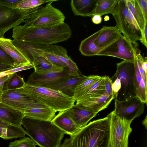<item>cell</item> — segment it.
Instances as JSON below:
<instances>
[{
  "instance_id": "cell-29",
  "label": "cell",
  "mask_w": 147,
  "mask_h": 147,
  "mask_svg": "<svg viewBox=\"0 0 147 147\" xmlns=\"http://www.w3.org/2000/svg\"><path fill=\"white\" fill-rule=\"evenodd\" d=\"M117 0H97L93 15H99L101 16L107 14L113 15Z\"/></svg>"
},
{
  "instance_id": "cell-30",
  "label": "cell",
  "mask_w": 147,
  "mask_h": 147,
  "mask_svg": "<svg viewBox=\"0 0 147 147\" xmlns=\"http://www.w3.org/2000/svg\"><path fill=\"white\" fill-rule=\"evenodd\" d=\"M101 76L95 75L88 76L87 78L77 85L75 90L74 98L75 102L97 81Z\"/></svg>"
},
{
  "instance_id": "cell-21",
  "label": "cell",
  "mask_w": 147,
  "mask_h": 147,
  "mask_svg": "<svg viewBox=\"0 0 147 147\" xmlns=\"http://www.w3.org/2000/svg\"><path fill=\"white\" fill-rule=\"evenodd\" d=\"M67 111L79 129L85 126L89 121L97 115V114L79 107L76 105Z\"/></svg>"
},
{
  "instance_id": "cell-16",
  "label": "cell",
  "mask_w": 147,
  "mask_h": 147,
  "mask_svg": "<svg viewBox=\"0 0 147 147\" xmlns=\"http://www.w3.org/2000/svg\"><path fill=\"white\" fill-rule=\"evenodd\" d=\"M121 33L116 26H104L99 30L95 44L98 47L103 49L117 40L121 35Z\"/></svg>"
},
{
  "instance_id": "cell-7",
  "label": "cell",
  "mask_w": 147,
  "mask_h": 147,
  "mask_svg": "<svg viewBox=\"0 0 147 147\" xmlns=\"http://www.w3.org/2000/svg\"><path fill=\"white\" fill-rule=\"evenodd\" d=\"M116 64V71L111 78L112 82L117 78L120 80L121 87L116 99L123 100L136 96L134 84L135 72L134 61L123 60Z\"/></svg>"
},
{
  "instance_id": "cell-47",
  "label": "cell",
  "mask_w": 147,
  "mask_h": 147,
  "mask_svg": "<svg viewBox=\"0 0 147 147\" xmlns=\"http://www.w3.org/2000/svg\"><path fill=\"white\" fill-rule=\"evenodd\" d=\"M147 116H146L145 118V119L144 120L142 121V123L145 127L147 129Z\"/></svg>"
},
{
  "instance_id": "cell-12",
  "label": "cell",
  "mask_w": 147,
  "mask_h": 147,
  "mask_svg": "<svg viewBox=\"0 0 147 147\" xmlns=\"http://www.w3.org/2000/svg\"><path fill=\"white\" fill-rule=\"evenodd\" d=\"M26 13L22 9H13L0 4V37L5 32L24 22Z\"/></svg>"
},
{
  "instance_id": "cell-20",
  "label": "cell",
  "mask_w": 147,
  "mask_h": 147,
  "mask_svg": "<svg viewBox=\"0 0 147 147\" xmlns=\"http://www.w3.org/2000/svg\"><path fill=\"white\" fill-rule=\"evenodd\" d=\"M51 121L66 134L70 136L75 134L80 129L71 118L67 110L59 112Z\"/></svg>"
},
{
  "instance_id": "cell-4",
  "label": "cell",
  "mask_w": 147,
  "mask_h": 147,
  "mask_svg": "<svg viewBox=\"0 0 147 147\" xmlns=\"http://www.w3.org/2000/svg\"><path fill=\"white\" fill-rule=\"evenodd\" d=\"M15 90L43 102L56 112L71 108L75 102L74 97H69L59 91L44 87L25 83L23 87Z\"/></svg>"
},
{
  "instance_id": "cell-23",
  "label": "cell",
  "mask_w": 147,
  "mask_h": 147,
  "mask_svg": "<svg viewBox=\"0 0 147 147\" xmlns=\"http://www.w3.org/2000/svg\"><path fill=\"white\" fill-rule=\"evenodd\" d=\"M99 32V30L82 40L79 47L81 54L86 56L97 55L103 49L97 46L95 42Z\"/></svg>"
},
{
  "instance_id": "cell-49",
  "label": "cell",
  "mask_w": 147,
  "mask_h": 147,
  "mask_svg": "<svg viewBox=\"0 0 147 147\" xmlns=\"http://www.w3.org/2000/svg\"><path fill=\"white\" fill-rule=\"evenodd\" d=\"M2 121V120H1L0 119V121ZM3 122H4V121H3Z\"/></svg>"
},
{
  "instance_id": "cell-34",
  "label": "cell",
  "mask_w": 147,
  "mask_h": 147,
  "mask_svg": "<svg viewBox=\"0 0 147 147\" xmlns=\"http://www.w3.org/2000/svg\"><path fill=\"white\" fill-rule=\"evenodd\" d=\"M0 64L10 65L15 67H18L16 61L0 47Z\"/></svg>"
},
{
  "instance_id": "cell-48",
  "label": "cell",
  "mask_w": 147,
  "mask_h": 147,
  "mask_svg": "<svg viewBox=\"0 0 147 147\" xmlns=\"http://www.w3.org/2000/svg\"><path fill=\"white\" fill-rule=\"evenodd\" d=\"M3 86L0 87V102H2V96L3 92Z\"/></svg>"
},
{
  "instance_id": "cell-35",
  "label": "cell",
  "mask_w": 147,
  "mask_h": 147,
  "mask_svg": "<svg viewBox=\"0 0 147 147\" xmlns=\"http://www.w3.org/2000/svg\"><path fill=\"white\" fill-rule=\"evenodd\" d=\"M33 68H34L33 66L31 63L23 66L15 67L8 70L0 73V77H3L10 74H13L19 71L27 70Z\"/></svg>"
},
{
  "instance_id": "cell-9",
  "label": "cell",
  "mask_w": 147,
  "mask_h": 147,
  "mask_svg": "<svg viewBox=\"0 0 147 147\" xmlns=\"http://www.w3.org/2000/svg\"><path fill=\"white\" fill-rule=\"evenodd\" d=\"M110 119L109 147H128V138L132 131L131 122L116 115L108 114Z\"/></svg>"
},
{
  "instance_id": "cell-26",
  "label": "cell",
  "mask_w": 147,
  "mask_h": 147,
  "mask_svg": "<svg viewBox=\"0 0 147 147\" xmlns=\"http://www.w3.org/2000/svg\"><path fill=\"white\" fill-rule=\"evenodd\" d=\"M106 76L100 78L83 94L76 101V103L99 97L105 92V82Z\"/></svg>"
},
{
  "instance_id": "cell-6",
  "label": "cell",
  "mask_w": 147,
  "mask_h": 147,
  "mask_svg": "<svg viewBox=\"0 0 147 147\" xmlns=\"http://www.w3.org/2000/svg\"><path fill=\"white\" fill-rule=\"evenodd\" d=\"M116 26L123 33V36L134 42L140 40L142 32L128 8L125 0H117L113 15Z\"/></svg>"
},
{
  "instance_id": "cell-13",
  "label": "cell",
  "mask_w": 147,
  "mask_h": 147,
  "mask_svg": "<svg viewBox=\"0 0 147 147\" xmlns=\"http://www.w3.org/2000/svg\"><path fill=\"white\" fill-rule=\"evenodd\" d=\"M70 76L64 71L51 72L38 74L34 71L28 77L25 83L31 85L46 87L68 79Z\"/></svg>"
},
{
  "instance_id": "cell-50",
  "label": "cell",
  "mask_w": 147,
  "mask_h": 147,
  "mask_svg": "<svg viewBox=\"0 0 147 147\" xmlns=\"http://www.w3.org/2000/svg\"></svg>"
},
{
  "instance_id": "cell-5",
  "label": "cell",
  "mask_w": 147,
  "mask_h": 147,
  "mask_svg": "<svg viewBox=\"0 0 147 147\" xmlns=\"http://www.w3.org/2000/svg\"><path fill=\"white\" fill-rule=\"evenodd\" d=\"M53 2L40 6L26 13L25 25L37 28H50L64 23L65 17L59 9L54 7Z\"/></svg>"
},
{
  "instance_id": "cell-24",
  "label": "cell",
  "mask_w": 147,
  "mask_h": 147,
  "mask_svg": "<svg viewBox=\"0 0 147 147\" xmlns=\"http://www.w3.org/2000/svg\"><path fill=\"white\" fill-rule=\"evenodd\" d=\"M135 72L134 84L136 96L144 104L147 102V84L142 78L139 71L136 61L134 60Z\"/></svg>"
},
{
  "instance_id": "cell-27",
  "label": "cell",
  "mask_w": 147,
  "mask_h": 147,
  "mask_svg": "<svg viewBox=\"0 0 147 147\" xmlns=\"http://www.w3.org/2000/svg\"><path fill=\"white\" fill-rule=\"evenodd\" d=\"M56 112L50 107L37 108L26 109L23 113L25 116L34 119L51 121L55 116Z\"/></svg>"
},
{
  "instance_id": "cell-8",
  "label": "cell",
  "mask_w": 147,
  "mask_h": 147,
  "mask_svg": "<svg viewBox=\"0 0 147 147\" xmlns=\"http://www.w3.org/2000/svg\"><path fill=\"white\" fill-rule=\"evenodd\" d=\"M138 47L136 42H132L121 35L115 41L99 52L97 55L112 56L134 61Z\"/></svg>"
},
{
  "instance_id": "cell-33",
  "label": "cell",
  "mask_w": 147,
  "mask_h": 147,
  "mask_svg": "<svg viewBox=\"0 0 147 147\" xmlns=\"http://www.w3.org/2000/svg\"><path fill=\"white\" fill-rule=\"evenodd\" d=\"M37 145L31 138L24 137L10 143L8 147H36Z\"/></svg>"
},
{
  "instance_id": "cell-19",
  "label": "cell",
  "mask_w": 147,
  "mask_h": 147,
  "mask_svg": "<svg viewBox=\"0 0 147 147\" xmlns=\"http://www.w3.org/2000/svg\"><path fill=\"white\" fill-rule=\"evenodd\" d=\"M0 47L16 61L18 67L31 63L28 59L13 44L10 39L0 37Z\"/></svg>"
},
{
  "instance_id": "cell-10",
  "label": "cell",
  "mask_w": 147,
  "mask_h": 147,
  "mask_svg": "<svg viewBox=\"0 0 147 147\" xmlns=\"http://www.w3.org/2000/svg\"><path fill=\"white\" fill-rule=\"evenodd\" d=\"M2 102L22 112L34 108L49 107L43 102L33 99L15 90L3 91Z\"/></svg>"
},
{
  "instance_id": "cell-18",
  "label": "cell",
  "mask_w": 147,
  "mask_h": 147,
  "mask_svg": "<svg viewBox=\"0 0 147 147\" xmlns=\"http://www.w3.org/2000/svg\"><path fill=\"white\" fill-rule=\"evenodd\" d=\"M25 116L22 112L0 102V119L11 125L22 127V120Z\"/></svg>"
},
{
  "instance_id": "cell-36",
  "label": "cell",
  "mask_w": 147,
  "mask_h": 147,
  "mask_svg": "<svg viewBox=\"0 0 147 147\" xmlns=\"http://www.w3.org/2000/svg\"><path fill=\"white\" fill-rule=\"evenodd\" d=\"M121 85L120 80L118 78H116L112 82V89L114 99H117L119 91L120 90Z\"/></svg>"
},
{
  "instance_id": "cell-42",
  "label": "cell",
  "mask_w": 147,
  "mask_h": 147,
  "mask_svg": "<svg viewBox=\"0 0 147 147\" xmlns=\"http://www.w3.org/2000/svg\"><path fill=\"white\" fill-rule=\"evenodd\" d=\"M135 58L136 61L139 71L140 73L141 76L145 83L147 84V74H146L144 71L139 61L137 59L136 57H135Z\"/></svg>"
},
{
  "instance_id": "cell-39",
  "label": "cell",
  "mask_w": 147,
  "mask_h": 147,
  "mask_svg": "<svg viewBox=\"0 0 147 147\" xmlns=\"http://www.w3.org/2000/svg\"><path fill=\"white\" fill-rule=\"evenodd\" d=\"M142 11L145 21L147 22V0H137Z\"/></svg>"
},
{
  "instance_id": "cell-28",
  "label": "cell",
  "mask_w": 147,
  "mask_h": 147,
  "mask_svg": "<svg viewBox=\"0 0 147 147\" xmlns=\"http://www.w3.org/2000/svg\"><path fill=\"white\" fill-rule=\"evenodd\" d=\"M127 6L132 14L142 32L147 22L145 21L142 11L137 0H125Z\"/></svg>"
},
{
  "instance_id": "cell-22",
  "label": "cell",
  "mask_w": 147,
  "mask_h": 147,
  "mask_svg": "<svg viewBox=\"0 0 147 147\" xmlns=\"http://www.w3.org/2000/svg\"><path fill=\"white\" fill-rule=\"evenodd\" d=\"M97 0H72L70 6L74 15L83 17L93 16Z\"/></svg>"
},
{
  "instance_id": "cell-2",
  "label": "cell",
  "mask_w": 147,
  "mask_h": 147,
  "mask_svg": "<svg viewBox=\"0 0 147 147\" xmlns=\"http://www.w3.org/2000/svg\"><path fill=\"white\" fill-rule=\"evenodd\" d=\"M110 119L106 117L90 122L70 136L71 147H109Z\"/></svg>"
},
{
  "instance_id": "cell-45",
  "label": "cell",
  "mask_w": 147,
  "mask_h": 147,
  "mask_svg": "<svg viewBox=\"0 0 147 147\" xmlns=\"http://www.w3.org/2000/svg\"><path fill=\"white\" fill-rule=\"evenodd\" d=\"M12 74H10L0 77V87L3 86Z\"/></svg>"
},
{
  "instance_id": "cell-43",
  "label": "cell",
  "mask_w": 147,
  "mask_h": 147,
  "mask_svg": "<svg viewBox=\"0 0 147 147\" xmlns=\"http://www.w3.org/2000/svg\"><path fill=\"white\" fill-rule=\"evenodd\" d=\"M102 20V17L99 15L95 14L92 16V21L95 24H98L101 23Z\"/></svg>"
},
{
  "instance_id": "cell-15",
  "label": "cell",
  "mask_w": 147,
  "mask_h": 147,
  "mask_svg": "<svg viewBox=\"0 0 147 147\" xmlns=\"http://www.w3.org/2000/svg\"><path fill=\"white\" fill-rule=\"evenodd\" d=\"M113 99V95L109 96L105 92L99 97L76 103V105L97 114L100 111L107 108Z\"/></svg>"
},
{
  "instance_id": "cell-17",
  "label": "cell",
  "mask_w": 147,
  "mask_h": 147,
  "mask_svg": "<svg viewBox=\"0 0 147 147\" xmlns=\"http://www.w3.org/2000/svg\"><path fill=\"white\" fill-rule=\"evenodd\" d=\"M88 76L84 75L78 77L72 76L61 82L45 87L59 91L70 97H74L76 86L86 79Z\"/></svg>"
},
{
  "instance_id": "cell-46",
  "label": "cell",
  "mask_w": 147,
  "mask_h": 147,
  "mask_svg": "<svg viewBox=\"0 0 147 147\" xmlns=\"http://www.w3.org/2000/svg\"><path fill=\"white\" fill-rule=\"evenodd\" d=\"M59 147H71V138H66L63 142Z\"/></svg>"
},
{
  "instance_id": "cell-40",
  "label": "cell",
  "mask_w": 147,
  "mask_h": 147,
  "mask_svg": "<svg viewBox=\"0 0 147 147\" xmlns=\"http://www.w3.org/2000/svg\"><path fill=\"white\" fill-rule=\"evenodd\" d=\"M112 83L111 78L108 76H106L105 82V92L109 96L113 95L112 89Z\"/></svg>"
},
{
  "instance_id": "cell-14",
  "label": "cell",
  "mask_w": 147,
  "mask_h": 147,
  "mask_svg": "<svg viewBox=\"0 0 147 147\" xmlns=\"http://www.w3.org/2000/svg\"><path fill=\"white\" fill-rule=\"evenodd\" d=\"M47 47L55 56L66 64L67 69L65 73L73 77L83 75L78 69L76 64L68 56L67 51L64 48L57 45H47Z\"/></svg>"
},
{
  "instance_id": "cell-38",
  "label": "cell",
  "mask_w": 147,
  "mask_h": 147,
  "mask_svg": "<svg viewBox=\"0 0 147 147\" xmlns=\"http://www.w3.org/2000/svg\"><path fill=\"white\" fill-rule=\"evenodd\" d=\"M20 0H0V4L9 8L15 9L17 3Z\"/></svg>"
},
{
  "instance_id": "cell-31",
  "label": "cell",
  "mask_w": 147,
  "mask_h": 147,
  "mask_svg": "<svg viewBox=\"0 0 147 147\" xmlns=\"http://www.w3.org/2000/svg\"><path fill=\"white\" fill-rule=\"evenodd\" d=\"M57 0H20L16 5V8L22 9L26 13L44 4L57 1Z\"/></svg>"
},
{
  "instance_id": "cell-1",
  "label": "cell",
  "mask_w": 147,
  "mask_h": 147,
  "mask_svg": "<svg viewBox=\"0 0 147 147\" xmlns=\"http://www.w3.org/2000/svg\"><path fill=\"white\" fill-rule=\"evenodd\" d=\"M72 35L69 26L64 22L50 28L18 25L13 28V40L40 45H51L66 41Z\"/></svg>"
},
{
  "instance_id": "cell-37",
  "label": "cell",
  "mask_w": 147,
  "mask_h": 147,
  "mask_svg": "<svg viewBox=\"0 0 147 147\" xmlns=\"http://www.w3.org/2000/svg\"><path fill=\"white\" fill-rule=\"evenodd\" d=\"M136 58L140 63L145 73L147 74V57H143L140 51L138 49L136 52Z\"/></svg>"
},
{
  "instance_id": "cell-44",
  "label": "cell",
  "mask_w": 147,
  "mask_h": 147,
  "mask_svg": "<svg viewBox=\"0 0 147 147\" xmlns=\"http://www.w3.org/2000/svg\"><path fill=\"white\" fill-rule=\"evenodd\" d=\"M11 65L0 64V73L15 67Z\"/></svg>"
},
{
  "instance_id": "cell-32",
  "label": "cell",
  "mask_w": 147,
  "mask_h": 147,
  "mask_svg": "<svg viewBox=\"0 0 147 147\" xmlns=\"http://www.w3.org/2000/svg\"><path fill=\"white\" fill-rule=\"evenodd\" d=\"M25 84L23 78L16 73L12 74L4 84L3 91L16 90L22 88Z\"/></svg>"
},
{
  "instance_id": "cell-25",
  "label": "cell",
  "mask_w": 147,
  "mask_h": 147,
  "mask_svg": "<svg viewBox=\"0 0 147 147\" xmlns=\"http://www.w3.org/2000/svg\"><path fill=\"white\" fill-rule=\"evenodd\" d=\"M26 134V131L22 127H17L0 121V137L3 139L23 138Z\"/></svg>"
},
{
  "instance_id": "cell-41",
  "label": "cell",
  "mask_w": 147,
  "mask_h": 147,
  "mask_svg": "<svg viewBox=\"0 0 147 147\" xmlns=\"http://www.w3.org/2000/svg\"><path fill=\"white\" fill-rule=\"evenodd\" d=\"M147 23L145 25L143 31L142 32V37L140 40L141 42L147 48Z\"/></svg>"
},
{
  "instance_id": "cell-3",
  "label": "cell",
  "mask_w": 147,
  "mask_h": 147,
  "mask_svg": "<svg viewBox=\"0 0 147 147\" xmlns=\"http://www.w3.org/2000/svg\"><path fill=\"white\" fill-rule=\"evenodd\" d=\"M22 125L26 129V134L40 147H59L66 134L50 121L25 116Z\"/></svg>"
},
{
  "instance_id": "cell-11",
  "label": "cell",
  "mask_w": 147,
  "mask_h": 147,
  "mask_svg": "<svg viewBox=\"0 0 147 147\" xmlns=\"http://www.w3.org/2000/svg\"><path fill=\"white\" fill-rule=\"evenodd\" d=\"M115 114L131 123L141 116L145 108L144 104L136 96L123 100L115 99Z\"/></svg>"
}]
</instances>
